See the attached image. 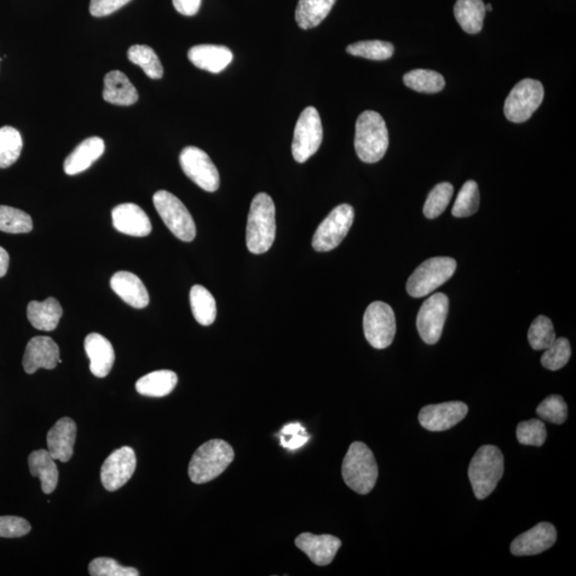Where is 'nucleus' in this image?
Here are the masks:
<instances>
[{"label":"nucleus","instance_id":"1","mask_svg":"<svg viewBox=\"0 0 576 576\" xmlns=\"http://www.w3.org/2000/svg\"><path fill=\"white\" fill-rule=\"evenodd\" d=\"M275 206L270 195L261 193L252 200L247 224V247L253 255H263L275 239Z\"/></svg>","mask_w":576,"mask_h":576},{"label":"nucleus","instance_id":"2","mask_svg":"<svg viewBox=\"0 0 576 576\" xmlns=\"http://www.w3.org/2000/svg\"><path fill=\"white\" fill-rule=\"evenodd\" d=\"M355 148L356 155L366 164L378 163L389 148V131L384 119L376 112L359 115L356 123Z\"/></svg>","mask_w":576,"mask_h":576},{"label":"nucleus","instance_id":"3","mask_svg":"<svg viewBox=\"0 0 576 576\" xmlns=\"http://www.w3.org/2000/svg\"><path fill=\"white\" fill-rule=\"evenodd\" d=\"M342 474L346 485L359 494L372 491L378 480V465L370 448L364 443L350 446L343 461Z\"/></svg>","mask_w":576,"mask_h":576},{"label":"nucleus","instance_id":"4","mask_svg":"<svg viewBox=\"0 0 576 576\" xmlns=\"http://www.w3.org/2000/svg\"><path fill=\"white\" fill-rule=\"evenodd\" d=\"M234 459L232 446L223 440H211L202 445L190 460L188 474L193 482L206 483L227 470Z\"/></svg>","mask_w":576,"mask_h":576},{"label":"nucleus","instance_id":"5","mask_svg":"<svg viewBox=\"0 0 576 576\" xmlns=\"http://www.w3.org/2000/svg\"><path fill=\"white\" fill-rule=\"evenodd\" d=\"M504 474V456L497 446H483L469 466V478L477 500H485L497 488Z\"/></svg>","mask_w":576,"mask_h":576},{"label":"nucleus","instance_id":"6","mask_svg":"<svg viewBox=\"0 0 576 576\" xmlns=\"http://www.w3.org/2000/svg\"><path fill=\"white\" fill-rule=\"evenodd\" d=\"M457 263L452 257H432L420 264L407 282V292L413 298L428 296L446 284L456 272Z\"/></svg>","mask_w":576,"mask_h":576},{"label":"nucleus","instance_id":"7","mask_svg":"<svg viewBox=\"0 0 576 576\" xmlns=\"http://www.w3.org/2000/svg\"><path fill=\"white\" fill-rule=\"evenodd\" d=\"M153 203L158 215L173 235L183 241H193L197 235L194 218L182 201L166 190L153 195Z\"/></svg>","mask_w":576,"mask_h":576},{"label":"nucleus","instance_id":"8","mask_svg":"<svg viewBox=\"0 0 576 576\" xmlns=\"http://www.w3.org/2000/svg\"><path fill=\"white\" fill-rule=\"evenodd\" d=\"M544 88L538 80L526 78L518 82L507 96L504 113L512 123H523L544 102Z\"/></svg>","mask_w":576,"mask_h":576},{"label":"nucleus","instance_id":"9","mask_svg":"<svg viewBox=\"0 0 576 576\" xmlns=\"http://www.w3.org/2000/svg\"><path fill=\"white\" fill-rule=\"evenodd\" d=\"M324 138L321 119L315 107H307L299 117L293 140L292 152L297 163H305L319 151Z\"/></svg>","mask_w":576,"mask_h":576},{"label":"nucleus","instance_id":"10","mask_svg":"<svg viewBox=\"0 0 576 576\" xmlns=\"http://www.w3.org/2000/svg\"><path fill=\"white\" fill-rule=\"evenodd\" d=\"M354 220L353 206L349 204L337 206L317 228L312 241L314 249L319 252L336 249L347 236Z\"/></svg>","mask_w":576,"mask_h":576},{"label":"nucleus","instance_id":"11","mask_svg":"<svg viewBox=\"0 0 576 576\" xmlns=\"http://www.w3.org/2000/svg\"><path fill=\"white\" fill-rule=\"evenodd\" d=\"M363 328L367 342L374 348L385 349L393 343L396 333V320L393 309L389 304L376 302L368 305L363 317Z\"/></svg>","mask_w":576,"mask_h":576},{"label":"nucleus","instance_id":"12","mask_svg":"<svg viewBox=\"0 0 576 576\" xmlns=\"http://www.w3.org/2000/svg\"><path fill=\"white\" fill-rule=\"evenodd\" d=\"M180 164L190 180L205 192L214 193L220 186V176L216 166L203 149L195 147L184 148L180 155Z\"/></svg>","mask_w":576,"mask_h":576},{"label":"nucleus","instance_id":"13","mask_svg":"<svg viewBox=\"0 0 576 576\" xmlns=\"http://www.w3.org/2000/svg\"><path fill=\"white\" fill-rule=\"evenodd\" d=\"M449 301L446 295L436 292L426 301L419 309L417 327L420 338L426 344L439 342L448 314Z\"/></svg>","mask_w":576,"mask_h":576},{"label":"nucleus","instance_id":"14","mask_svg":"<svg viewBox=\"0 0 576 576\" xmlns=\"http://www.w3.org/2000/svg\"><path fill=\"white\" fill-rule=\"evenodd\" d=\"M137 458L134 449L123 446L111 454L102 465L101 481L109 492L117 491L134 475Z\"/></svg>","mask_w":576,"mask_h":576},{"label":"nucleus","instance_id":"15","mask_svg":"<svg viewBox=\"0 0 576 576\" xmlns=\"http://www.w3.org/2000/svg\"><path fill=\"white\" fill-rule=\"evenodd\" d=\"M469 412L464 402L448 401L426 406L418 414L422 428L429 431H446L461 422Z\"/></svg>","mask_w":576,"mask_h":576},{"label":"nucleus","instance_id":"16","mask_svg":"<svg viewBox=\"0 0 576 576\" xmlns=\"http://www.w3.org/2000/svg\"><path fill=\"white\" fill-rule=\"evenodd\" d=\"M557 532L551 523L543 522L512 541L510 551L516 556H533L551 549L556 543Z\"/></svg>","mask_w":576,"mask_h":576},{"label":"nucleus","instance_id":"17","mask_svg":"<svg viewBox=\"0 0 576 576\" xmlns=\"http://www.w3.org/2000/svg\"><path fill=\"white\" fill-rule=\"evenodd\" d=\"M61 363L59 347L53 338L36 337L28 342L22 366L27 374L36 373L40 368L54 370Z\"/></svg>","mask_w":576,"mask_h":576},{"label":"nucleus","instance_id":"18","mask_svg":"<svg viewBox=\"0 0 576 576\" xmlns=\"http://www.w3.org/2000/svg\"><path fill=\"white\" fill-rule=\"evenodd\" d=\"M295 544L317 566H328L331 563L342 545L341 540L334 536L310 533L299 535Z\"/></svg>","mask_w":576,"mask_h":576},{"label":"nucleus","instance_id":"19","mask_svg":"<svg viewBox=\"0 0 576 576\" xmlns=\"http://www.w3.org/2000/svg\"><path fill=\"white\" fill-rule=\"evenodd\" d=\"M112 223L119 232L135 236V238H146L152 232V223L146 212L134 203H124L114 207Z\"/></svg>","mask_w":576,"mask_h":576},{"label":"nucleus","instance_id":"20","mask_svg":"<svg viewBox=\"0 0 576 576\" xmlns=\"http://www.w3.org/2000/svg\"><path fill=\"white\" fill-rule=\"evenodd\" d=\"M77 426L70 418H62L49 431V452L55 460L68 463L73 457L75 440H76Z\"/></svg>","mask_w":576,"mask_h":576},{"label":"nucleus","instance_id":"21","mask_svg":"<svg viewBox=\"0 0 576 576\" xmlns=\"http://www.w3.org/2000/svg\"><path fill=\"white\" fill-rule=\"evenodd\" d=\"M188 59L201 70L217 74L226 70L233 54L226 46L201 44L189 50Z\"/></svg>","mask_w":576,"mask_h":576},{"label":"nucleus","instance_id":"22","mask_svg":"<svg viewBox=\"0 0 576 576\" xmlns=\"http://www.w3.org/2000/svg\"><path fill=\"white\" fill-rule=\"evenodd\" d=\"M85 350L90 360L91 373L99 378L108 376L115 360L112 343L99 333H91L85 339Z\"/></svg>","mask_w":576,"mask_h":576},{"label":"nucleus","instance_id":"23","mask_svg":"<svg viewBox=\"0 0 576 576\" xmlns=\"http://www.w3.org/2000/svg\"><path fill=\"white\" fill-rule=\"evenodd\" d=\"M105 152V142L100 137H90L73 149L63 165L68 176H76L99 159Z\"/></svg>","mask_w":576,"mask_h":576},{"label":"nucleus","instance_id":"24","mask_svg":"<svg viewBox=\"0 0 576 576\" xmlns=\"http://www.w3.org/2000/svg\"><path fill=\"white\" fill-rule=\"evenodd\" d=\"M112 291L122 301L135 309L148 307L149 296L143 282L134 274L119 272L111 280Z\"/></svg>","mask_w":576,"mask_h":576},{"label":"nucleus","instance_id":"25","mask_svg":"<svg viewBox=\"0 0 576 576\" xmlns=\"http://www.w3.org/2000/svg\"><path fill=\"white\" fill-rule=\"evenodd\" d=\"M103 97L113 105L130 106L140 99V94L124 73L112 71L104 78Z\"/></svg>","mask_w":576,"mask_h":576},{"label":"nucleus","instance_id":"26","mask_svg":"<svg viewBox=\"0 0 576 576\" xmlns=\"http://www.w3.org/2000/svg\"><path fill=\"white\" fill-rule=\"evenodd\" d=\"M63 310L55 298H48L43 302H32L27 307V317L38 330L54 331L59 324Z\"/></svg>","mask_w":576,"mask_h":576},{"label":"nucleus","instance_id":"27","mask_svg":"<svg viewBox=\"0 0 576 576\" xmlns=\"http://www.w3.org/2000/svg\"><path fill=\"white\" fill-rule=\"evenodd\" d=\"M55 459L51 457L49 451L40 449L34 451L28 458L29 470L34 477H38L41 481V487L45 494H50L55 491L58 485V473Z\"/></svg>","mask_w":576,"mask_h":576},{"label":"nucleus","instance_id":"28","mask_svg":"<svg viewBox=\"0 0 576 576\" xmlns=\"http://www.w3.org/2000/svg\"><path fill=\"white\" fill-rule=\"evenodd\" d=\"M486 13V4L482 0H457L454 7L458 24L470 34L482 32Z\"/></svg>","mask_w":576,"mask_h":576},{"label":"nucleus","instance_id":"29","mask_svg":"<svg viewBox=\"0 0 576 576\" xmlns=\"http://www.w3.org/2000/svg\"><path fill=\"white\" fill-rule=\"evenodd\" d=\"M177 384V374L172 371H157L149 373L138 380V393L148 397H164L169 395Z\"/></svg>","mask_w":576,"mask_h":576},{"label":"nucleus","instance_id":"30","mask_svg":"<svg viewBox=\"0 0 576 576\" xmlns=\"http://www.w3.org/2000/svg\"><path fill=\"white\" fill-rule=\"evenodd\" d=\"M337 0H299L296 22L299 27L308 29L319 26L326 19Z\"/></svg>","mask_w":576,"mask_h":576},{"label":"nucleus","instance_id":"31","mask_svg":"<svg viewBox=\"0 0 576 576\" xmlns=\"http://www.w3.org/2000/svg\"><path fill=\"white\" fill-rule=\"evenodd\" d=\"M190 305L195 320L202 326L214 324L217 316L215 298L204 286L194 285L190 291Z\"/></svg>","mask_w":576,"mask_h":576},{"label":"nucleus","instance_id":"32","mask_svg":"<svg viewBox=\"0 0 576 576\" xmlns=\"http://www.w3.org/2000/svg\"><path fill=\"white\" fill-rule=\"evenodd\" d=\"M403 83L419 94H434L445 89L446 79L440 73L431 70H413L403 76Z\"/></svg>","mask_w":576,"mask_h":576},{"label":"nucleus","instance_id":"33","mask_svg":"<svg viewBox=\"0 0 576 576\" xmlns=\"http://www.w3.org/2000/svg\"><path fill=\"white\" fill-rule=\"evenodd\" d=\"M22 149L21 132L13 126L0 129V169L9 168L20 158Z\"/></svg>","mask_w":576,"mask_h":576},{"label":"nucleus","instance_id":"34","mask_svg":"<svg viewBox=\"0 0 576 576\" xmlns=\"http://www.w3.org/2000/svg\"><path fill=\"white\" fill-rule=\"evenodd\" d=\"M130 62L140 67L147 76L152 79H160L164 75V68L161 66L158 56L155 50L147 45H132L128 50Z\"/></svg>","mask_w":576,"mask_h":576},{"label":"nucleus","instance_id":"35","mask_svg":"<svg viewBox=\"0 0 576 576\" xmlns=\"http://www.w3.org/2000/svg\"><path fill=\"white\" fill-rule=\"evenodd\" d=\"M32 217L14 207L0 205V230L11 234H25L32 230Z\"/></svg>","mask_w":576,"mask_h":576},{"label":"nucleus","instance_id":"36","mask_svg":"<svg viewBox=\"0 0 576 576\" xmlns=\"http://www.w3.org/2000/svg\"><path fill=\"white\" fill-rule=\"evenodd\" d=\"M347 53L356 57L365 58V59L383 61L388 60L394 54V45L390 42L379 41H360L348 46Z\"/></svg>","mask_w":576,"mask_h":576},{"label":"nucleus","instance_id":"37","mask_svg":"<svg viewBox=\"0 0 576 576\" xmlns=\"http://www.w3.org/2000/svg\"><path fill=\"white\" fill-rule=\"evenodd\" d=\"M480 189L475 181H468L461 188L452 214L454 217L465 218L474 215L480 207Z\"/></svg>","mask_w":576,"mask_h":576},{"label":"nucleus","instance_id":"38","mask_svg":"<svg viewBox=\"0 0 576 576\" xmlns=\"http://www.w3.org/2000/svg\"><path fill=\"white\" fill-rule=\"evenodd\" d=\"M554 326L549 317L540 315L528 330V342L534 350H545L555 341Z\"/></svg>","mask_w":576,"mask_h":576},{"label":"nucleus","instance_id":"39","mask_svg":"<svg viewBox=\"0 0 576 576\" xmlns=\"http://www.w3.org/2000/svg\"><path fill=\"white\" fill-rule=\"evenodd\" d=\"M454 194L452 184L441 183L431 190L424 205V215L428 219L439 217L446 212Z\"/></svg>","mask_w":576,"mask_h":576},{"label":"nucleus","instance_id":"40","mask_svg":"<svg viewBox=\"0 0 576 576\" xmlns=\"http://www.w3.org/2000/svg\"><path fill=\"white\" fill-rule=\"evenodd\" d=\"M572 356V346L566 338H555L549 348H546L543 356H541V364L546 370L558 371L567 363Z\"/></svg>","mask_w":576,"mask_h":576},{"label":"nucleus","instance_id":"41","mask_svg":"<svg viewBox=\"0 0 576 576\" xmlns=\"http://www.w3.org/2000/svg\"><path fill=\"white\" fill-rule=\"evenodd\" d=\"M518 441L523 446H543L546 441L545 425L540 419H529L518 425Z\"/></svg>","mask_w":576,"mask_h":576},{"label":"nucleus","instance_id":"42","mask_svg":"<svg viewBox=\"0 0 576 576\" xmlns=\"http://www.w3.org/2000/svg\"><path fill=\"white\" fill-rule=\"evenodd\" d=\"M536 411H537L538 416L546 420V422L557 425L563 424L568 418L567 403L560 395L546 397Z\"/></svg>","mask_w":576,"mask_h":576},{"label":"nucleus","instance_id":"43","mask_svg":"<svg viewBox=\"0 0 576 576\" xmlns=\"http://www.w3.org/2000/svg\"><path fill=\"white\" fill-rule=\"evenodd\" d=\"M89 573L92 576H138L140 572L131 567L121 566L109 557H99L89 564Z\"/></svg>","mask_w":576,"mask_h":576},{"label":"nucleus","instance_id":"44","mask_svg":"<svg viewBox=\"0 0 576 576\" xmlns=\"http://www.w3.org/2000/svg\"><path fill=\"white\" fill-rule=\"evenodd\" d=\"M31 531V524L25 518L14 516L0 517V537L20 538Z\"/></svg>","mask_w":576,"mask_h":576},{"label":"nucleus","instance_id":"45","mask_svg":"<svg viewBox=\"0 0 576 576\" xmlns=\"http://www.w3.org/2000/svg\"><path fill=\"white\" fill-rule=\"evenodd\" d=\"M281 445L288 449H297L305 445L310 436L301 424H290L281 431Z\"/></svg>","mask_w":576,"mask_h":576},{"label":"nucleus","instance_id":"46","mask_svg":"<svg viewBox=\"0 0 576 576\" xmlns=\"http://www.w3.org/2000/svg\"><path fill=\"white\" fill-rule=\"evenodd\" d=\"M130 0H91L90 14L95 17L111 15L124 7Z\"/></svg>","mask_w":576,"mask_h":576},{"label":"nucleus","instance_id":"47","mask_svg":"<svg viewBox=\"0 0 576 576\" xmlns=\"http://www.w3.org/2000/svg\"><path fill=\"white\" fill-rule=\"evenodd\" d=\"M178 14L193 16L198 14L202 0H172Z\"/></svg>","mask_w":576,"mask_h":576},{"label":"nucleus","instance_id":"48","mask_svg":"<svg viewBox=\"0 0 576 576\" xmlns=\"http://www.w3.org/2000/svg\"><path fill=\"white\" fill-rule=\"evenodd\" d=\"M9 263L10 256L8 252L5 251L3 247H0V278L7 274Z\"/></svg>","mask_w":576,"mask_h":576},{"label":"nucleus","instance_id":"49","mask_svg":"<svg viewBox=\"0 0 576 576\" xmlns=\"http://www.w3.org/2000/svg\"><path fill=\"white\" fill-rule=\"evenodd\" d=\"M486 11H492V5H491V4H488L486 5Z\"/></svg>","mask_w":576,"mask_h":576}]
</instances>
